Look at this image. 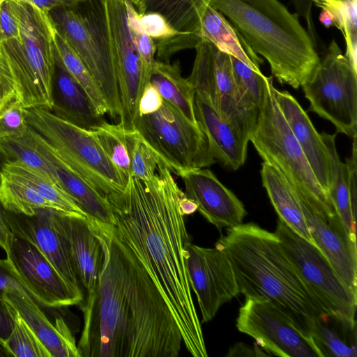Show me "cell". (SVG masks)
Instances as JSON below:
<instances>
[{
    "label": "cell",
    "mask_w": 357,
    "mask_h": 357,
    "mask_svg": "<svg viewBox=\"0 0 357 357\" xmlns=\"http://www.w3.org/2000/svg\"><path fill=\"white\" fill-rule=\"evenodd\" d=\"M53 43L56 54L70 75L84 89L99 112L103 116L107 107L82 61L54 23Z\"/></svg>",
    "instance_id": "35"
},
{
    "label": "cell",
    "mask_w": 357,
    "mask_h": 357,
    "mask_svg": "<svg viewBox=\"0 0 357 357\" xmlns=\"http://www.w3.org/2000/svg\"><path fill=\"white\" fill-rule=\"evenodd\" d=\"M199 36L255 71L261 72L260 66L263 64L264 59L252 50L227 19L211 4L206 7L202 17Z\"/></svg>",
    "instance_id": "27"
},
{
    "label": "cell",
    "mask_w": 357,
    "mask_h": 357,
    "mask_svg": "<svg viewBox=\"0 0 357 357\" xmlns=\"http://www.w3.org/2000/svg\"><path fill=\"white\" fill-rule=\"evenodd\" d=\"M294 191L314 245L326 257L343 283L357 294L356 236L350 234L335 209L316 206Z\"/></svg>",
    "instance_id": "18"
},
{
    "label": "cell",
    "mask_w": 357,
    "mask_h": 357,
    "mask_svg": "<svg viewBox=\"0 0 357 357\" xmlns=\"http://www.w3.org/2000/svg\"><path fill=\"white\" fill-rule=\"evenodd\" d=\"M163 100L175 107L189 121L198 124L195 114V90L188 78L182 76L180 62L155 60L149 81Z\"/></svg>",
    "instance_id": "29"
},
{
    "label": "cell",
    "mask_w": 357,
    "mask_h": 357,
    "mask_svg": "<svg viewBox=\"0 0 357 357\" xmlns=\"http://www.w3.org/2000/svg\"><path fill=\"white\" fill-rule=\"evenodd\" d=\"M186 250L189 280L197 299L202 323H206L239 292L231 263L223 251L191 242Z\"/></svg>",
    "instance_id": "16"
},
{
    "label": "cell",
    "mask_w": 357,
    "mask_h": 357,
    "mask_svg": "<svg viewBox=\"0 0 357 357\" xmlns=\"http://www.w3.org/2000/svg\"><path fill=\"white\" fill-rule=\"evenodd\" d=\"M353 139L352 153L350 158H347V177L349 188L350 199L352 210L356 215V176H357V157H356V137Z\"/></svg>",
    "instance_id": "50"
},
{
    "label": "cell",
    "mask_w": 357,
    "mask_h": 357,
    "mask_svg": "<svg viewBox=\"0 0 357 357\" xmlns=\"http://www.w3.org/2000/svg\"><path fill=\"white\" fill-rule=\"evenodd\" d=\"M17 99L15 83L8 61L0 50V110Z\"/></svg>",
    "instance_id": "45"
},
{
    "label": "cell",
    "mask_w": 357,
    "mask_h": 357,
    "mask_svg": "<svg viewBox=\"0 0 357 357\" xmlns=\"http://www.w3.org/2000/svg\"><path fill=\"white\" fill-rule=\"evenodd\" d=\"M105 6L120 94L119 123L131 131L148 79L128 26L125 0H105Z\"/></svg>",
    "instance_id": "14"
},
{
    "label": "cell",
    "mask_w": 357,
    "mask_h": 357,
    "mask_svg": "<svg viewBox=\"0 0 357 357\" xmlns=\"http://www.w3.org/2000/svg\"><path fill=\"white\" fill-rule=\"evenodd\" d=\"M211 0H141L139 15L158 13L176 30L199 36L203 13Z\"/></svg>",
    "instance_id": "33"
},
{
    "label": "cell",
    "mask_w": 357,
    "mask_h": 357,
    "mask_svg": "<svg viewBox=\"0 0 357 357\" xmlns=\"http://www.w3.org/2000/svg\"><path fill=\"white\" fill-rule=\"evenodd\" d=\"M274 234L326 312L345 328L355 330L357 294L343 283L317 246L294 232L280 219Z\"/></svg>",
    "instance_id": "12"
},
{
    "label": "cell",
    "mask_w": 357,
    "mask_h": 357,
    "mask_svg": "<svg viewBox=\"0 0 357 357\" xmlns=\"http://www.w3.org/2000/svg\"><path fill=\"white\" fill-rule=\"evenodd\" d=\"M26 135L34 147L52 163L55 183L69 195L86 218L113 225L112 211L107 198L74 172L47 140L29 126Z\"/></svg>",
    "instance_id": "23"
},
{
    "label": "cell",
    "mask_w": 357,
    "mask_h": 357,
    "mask_svg": "<svg viewBox=\"0 0 357 357\" xmlns=\"http://www.w3.org/2000/svg\"><path fill=\"white\" fill-rule=\"evenodd\" d=\"M260 174L262 185L279 219L314 244L295 191L276 169L265 162L261 163Z\"/></svg>",
    "instance_id": "28"
},
{
    "label": "cell",
    "mask_w": 357,
    "mask_h": 357,
    "mask_svg": "<svg viewBox=\"0 0 357 357\" xmlns=\"http://www.w3.org/2000/svg\"><path fill=\"white\" fill-rule=\"evenodd\" d=\"M0 173L32 188L50 202L57 211L86 216L69 195L47 175L17 160L5 162Z\"/></svg>",
    "instance_id": "30"
},
{
    "label": "cell",
    "mask_w": 357,
    "mask_h": 357,
    "mask_svg": "<svg viewBox=\"0 0 357 357\" xmlns=\"http://www.w3.org/2000/svg\"><path fill=\"white\" fill-rule=\"evenodd\" d=\"M188 81L195 92L204 95L219 114L235 126L248 139L259 113L245 106L236 86L230 56L201 38Z\"/></svg>",
    "instance_id": "13"
},
{
    "label": "cell",
    "mask_w": 357,
    "mask_h": 357,
    "mask_svg": "<svg viewBox=\"0 0 357 357\" xmlns=\"http://www.w3.org/2000/svg\"><path fill=\"white\" fill-rule=\"evenodd\" d=\"M134 130L175 174L216 162L199 125L165 100L156 111L138 114Z\"/></svg>",
    "instance_id": "10"
},
{
    "label": "cell",
    "mask_w": 357,
    "mask_h": 357,
    "mask_svg": "<svg viewBox=\"0 0 357 357\" xmlns=\"http://www.w3.org/2000/svg\"><path fill=\"white\" fill-rule=\"evenodd\" d=\"M163 99L158 91L149 82L144 86L139 100L137 115L153 112L159 109Z\"/></svg>",
    "instance_id": "49"
},
{
    "label": "cell",
    "mask_w": 357,
    "mask_h": 357,
    "mask_svg": "<svg viewBox=\"0 0 357 357\" xmlns=\"http://www.w3.org/2000/svg\"><path fill=\"white\" fill-rule=\"evenodd\" d=\"M319 8L320 23L325 28L336 27L345 42L344 55L357 71V0H312Z\"/></svg>",
    "instance_id": "31"
},
{
    "label": "cell",
    "mask_w": 357,
    "mask_h": 357,
    "mask_svg": "<svg viewBox=\"0 0 357 357\" xmlns=\"http://www.w3.org/2000/svg\"><path fill=\"white\" fill-rule=\"evenodd\" d=\"M296 13L301 17L306 23L307 31L314 42L318 40L312 14V0H291Z\"/></svg>",
    "instance_id": "51"
},
{
    "label": "cell",
    "mask_w": 357,
    "mask_h": 357,
    "mask_svg": "<svg viewBox=\"0 0 357 357\" xmlns=\"http://www.w3.org/2000/svg\"><path fill=\"white\" fill-rule=\"evenodd\" d=\"M17 311L6 301H0V346L3 348L15 325Z\"/></svg>",
    "instance_id": "48"
},
{
    "label": "cell",
    "mask_w": 357,
    "mask_h": 357,
    "mask_svg": "<svg viewBox=\"0 0 357 357\" xmlns=\"http://www.w3.org/2000/svg\"><path fill=\"white\" fill-rule=\"evenodd\" d=\"M179 206L184 215H191L197 211V205L195 202L188 197L185 192L180 197Z\"/></svg>",
    "instance_id": "55"
},
{
    "label": "cell",
    "mask_w": 357,
    "mask_h": 357,
    "mask_svg": "<svg viewBox=\"0 0 357 357\" xmlns=\"http://www.w3.org/2000/svg\"><path fill=\"white\" fill-rule=\"evenodd\" d=\"M31 3L40 8L50 12L61 8H75L85 0H19Z\"/></svg>",
    "instance_id": "52"
},
{
    "label": "cell",
    "mask_w": 357,
    "mask_h": 357,
    "mask_svg": "<svg viewBox=\"0 0 357 357\" xmlns=\"http://www.w3.org/2000/svg\"><path fill=\"white\" fill-rule=\"evenodd\" d=\"M0 156L6 161H20L47 175L54 181L52 163L34 147L26 134L21 137L0 139Z\"/></svg>",
    "instance_id": "38"
},
{
    "label": "cell",
    "mask_w": 357,
    "mask_h": 357,
    "mask_svg": "<svg viewBox=\"0 0 357 357\" xmlns=\"http://www.w3.org/2000/svg\"><path fill=\"white\" fill-rule=\"evenodd\" d=\"M79 281L87 293L98 286L104 262L102 243L86 216L52 210Z\"/></svg>",
    "instance_id": "21"
},
{
    "label": "cell",
    "mask_w": 357,
    "mask_h": 357,
    "mask_svg": "<svg viewBox=\"0 0 357 357\" xmlns=\"http://www.w3.org/2000/svg\"><path fill=\"white\" fill-rule=\"evenodd\" d=\"M230 58L234 80L245 106L259 113L273 76L266 77L239 59L232 56Z\"/></svg>",
    "instance_id": "36"
},
{
    "label": "cell",
    "mask_w": 357,
    "mask_h": 357,
    "mask_svg": "<svg viewBox=\"0 0 357 357\" xmlns=\"http://www.w3.org/2000/svg\"><path fill=\"white\" fill-rule=\"evenodd\" d=\"M25 108L17 100L0 110V139L23 137L29 128Z\"/></svg>",
    "instance_id": "43"
},
{
    "label": "cell",
    "mask_w": 357,
    "mask_h": 357,
    "mask_svg": "<svg viewBox=\"0 0 357 357\" xmlns=\"http://www.w3.org/2000/svg\"><path fill=\"white\" fill-rule=\"evenodd\" d=\"M138 22L141 30L149 36L154 43L164 42L185 33L176 30L162 15L158 13L139 15Z\"/></svg>",
    "instance_id": "44"
},
{
    "label": "cell",
    "mask_w": 357,
    "mask_h": 357,
    "mask_svg": "<svg viewBox=\"0 0 357 357\" xmlns=\"http://www.w3.org/2000/svg\"><path fill=\"white\" fill-rule=\"evenodd\" d=\"M5 1H6V0H0V4L2 3Z\"/></svg>",
    "instance_id": "57"
},
{
    "label": "cell",
    "mask_w": 357,
    "mask_h": 357,
    "mask_svg": "<svg viewBox=\"0 0 357 357\" xmlns=\"http://www.w3.org/2000/svg\"><path fill=\"white\" fill-rule=\"evenodd\" d=\"M19 35L0 43L11 68L17 100L24 108L53 107L54 21L50 12L19 0H9Z\"/></svg>",
    "instance_id": "5"
},
{
    "label": "cell",
    "mask_w": 357,
    "mask_h": 357,
    "mask_svg": "<svg viewBox=\"0 0 357 357\" xmlns=\"http://www.w3.org/2000/svg\"><path fill=\"white\" fill-rule=\"evenodd\" d=\"M119 255L123 287L133 324L128 357H176L183 338L156 284L130 246L105 225Z\"/></svg>",
    "instance_id": "6"
},
{
    "label": "cell",
    "mask_w": 357,
    "mask_h": 357,
    "mask_svg": "<svg viewBox=\"0 0 357 357\" xmlns=\"http://www.w3.org/2000/svg\"><path fill=\"white\" fill-rule=\"evenodd\" d=\"M9 289L21 290L31 296L8 259H0V301H4L5 294Z\"/></svg>",
    "instance_id": "46"
},
{
    "label": "cell",
    "mask_w": 357,
    "mask_h": 357,
    "mask_svg": "<svg viewBox=\"0 0 357 357\" xmlns=\"http://www.w3.org/2000/svg\"><path fill=\"white\" fill-rule=\"evenodd\" d=\"M271 90L278 105L299 144L317 179L328 194L330 178V162L326 146L314 128L309 116L287 91L273 86Z\"/></svg>",
    "instance_id": "25"
},
{
    "label": "cell",
    "mask_w": 357,
    "mask_h": 357,
    "mask_svg": "<svg viewBox=\"0 0 357 357\" xmlns=\"http://www.w3.org/2000/svg\"><path fill=\"white\" fill-rule=\"evenodd\" d=\"M236 327L268 354L282 357H323L317 347L267 301L246 298L239 309Z\"/></svg>",
    "instance_id": "15"
},
{
    "label": "cell",
    "mask_w": 357,
    "mask_h": 357,
    "mask_svg": "<svg viewBox=\"0 0 357 357\" xmlns=\"http://www.w3.org/2000/svg\"><path fill=\"white\" fill-rule=\"evenodd\" d=\"M194 107L213 158L229 170H237L246 160L248 137L222 118L202 93L195 92Z\"/></svg>",
    "instance_id": "22"
},
{
    "label": "cell",
    "mask_w": 357,
    "mask_h": 357,
    "mask_svg": "<svg viewBox=\"0 0 357 357\" xmlns=\"http://www.w3.org/2000/svg\"><path fill=\"white\" fill-rule=\"evenodd\" d=\"M268 86L257 123L249 136L263 162L276 169L291 188L311 204L335 209L312 172Z\"/></svg>",
    "instance_id": "9"
},
{
    "label": "cell",
    "mask_w": 357,
    "mask_h": 357,
    "mask_svg": "<svg viewBox=\"0 0 357 357\" xmlns=\"http://www.w3.org/2000/svg\"><path fill=\"white\" fill-rule=\"evenodd\" d=\"M185 194L197 205L200 214L219 230L243 223L246 210L236 195L223 185L208 169L181 172Z\"/></svg>",
    "instance_id": "19"
},
{
    "label": "cell",
    "mask_w": 357,
    "mask_h": 357,
    "mask_svg": "<svg viewBox=\"0 0 357 357\" xmlns=\"http://www.w3.org/2000/svg\"><path fill=\"white\" fill-rule=\"evenodd\" d=\"M6 217L13 234L33 244L52 264L69 287L83 296L65 240L53 219L52 210L42 209L31 216L6 211Z\"/></svg>",
    "instance_id": "20"
},
{
    "label": "cell",
    "mask_w": 357,
    "mask_h": 357,
    "mask_svg": "<svg viewBox=\"0 0 357 357\" xmlns=\"http://www.w3.org/2000/svg\"><path fill=\"white\" fill-rule=\"evenodd\" d=\"M183 192L162 160L155 175L130 176L123 190L106 198L110 227L132 250L156 284L194 357L208 356L186 266L190 242L179 206Z\"/></svg>",
    "instance_id": "1"
},
{
    "label": "cell",
    "mask_w": 357,
    "mask_h": 357,
    "mask_svg": "<svg viewBox=\"0 0 357 357\" xmlns=\"http://www.w3.org/2000/svg\"><path fill=\"white\" fill-rule=\"evenodd\" d=\"M252 50L268 63L272 76L298 89L320 61L316 46L299 21L279 0H211Z\"/></svg>",
    "instance_id": "3"
},
{
    "label": "cell",
    "mask_w": 357,
    "mask_h": 357,
    "mask_svg": "<svg viewBox=\"0 0 357 357\" xmlns=\"http://www.w3.org/2000/svg\"><path fill=\"white\" fill-rule=\"evenodd\" d=\"M309 111L349 137L357 135V71L333 39L312 77L302 86Z\"/></svg>",
    "instance_id": "11"
},
{
    "label": "cell",
    "mask_w": 357,
    "mask_h": 357,
    "mask_svg": "<svg viewBox=\"0 0 357 357\" xmlns=\"http://www.w3.org/2000/svg\"><path fill=\"white\" fill-rule=\"evenodd\" d=\"M3 349L15 357H51L17 312L14 329Z\"/></svg>",
    "instance_id": "40"
},
{
    "label": "cell",
    "mask_w": 357,
    "mask_h": 357,
    "mask_svg": "<svg viewBox=\"0 0 357 357\" xmlns=\"http://www.w3.org/2000/svg\"><path fill=\"white\" fill-rule=\"evenodd\" d=\"M47 349L51 357H81L75 339L65 320L56 317L52 323L27 293L9 289L4 296Z\"/></svg>",
    "instance_id": "24"
},
{
    "label": "cell",
    "mask_w": 357,
    "mask_h": 357,
    "mask_svg": "<svg viewBox=\"0 0 357 357\" xmlns=\"http://www.w3.org/2000/svg\"><path fill=\"white\" fill-rule=\"evenodd\" d=\"M104 250L97 287L82 305L84 326L77 345L81 357H128L133 324L117 248L105 224L88 220Z\"/></svg>",
    "instance_id": "4"
},
{
    "label": "cell",
    "mask_w": 357,
    "mask_h": 357,
    "mask_svg": "<svg viewBox=\"0 0 357 357\" xmlns=\"http://www.w3.org/2000/svg\"><path fill=\"white\" fill-rule=\"evenodd\" d=\"M51 16L89 71L107 113L112 118L119 117L120 94L105 0H85L75 8H56Z\"/></svg>",
    "instance_id": "7"
},
{
    "label": "cell",
    "mask_w": 357,
    "mask_h": 357,
    "mask_svg": "<svg viewBox=\"0 0 357 357\" xmlns=\"http://www.w3.org/2000/svg\"><path fill=\"white\" fill-rule=\"evenodd\" d=\"M130 161V176L147 181L157 173L162 161L136 130H125Z\"/></svg>",
    "instance_id": "39"
},
{
    "label": "cell",
    "mask_w": 357,
    "mask_h": 357,
    "mask_svg": "<svg viewBox=\"0 0 357 357\" xmlns=\"http://www.w3.org/2000/svg\"><path fill=\"white\" fill-rule=\"evenodd\" d=\"M7 259L33 299L47 307L81 303L84 297L74 291L48 259L31 243L15 236Z\"/></svg>",
    "instance_id": "17"
},
{
    "label": "cell",
    "mask_w": 357,
    "mask_h": 357,
    "mask_svg": "<svg viewBox=\"0 0 357 357\" xmlns=\"http://www.w3.org/2000/svg\"><path fill=\"white\" fill-rule=\"evenodd\" d=\"M215 247L228 257L239 294L268 302L317 347V322L333 318L305 282L274 233L252 222L242 223L227 228Z\"/></svg>",
    "instance_id": "2"
},
{
    "label": "cell",
    "mask_w": 357,
    "mask_h": 357,
    "mask_svg": "<svg viewBox=\"0 0 357 357\" xmlns=\"http://www.w3.org/2000/svg\"><path fill=\"white\" fill-rule=\"evenodd\" d=\"M0 204L8 212L28 216L34 215L42 209L57 211L50 202L38 192L1 173Z\"/></svg>",
    "instance_id": "34"
},
{
    "label": "cell",
    "mask_w": 357,
    "mask_h": 357,
    "mask_svg": "<svg viewBox=\"0 0 357 357\" xmlns=\"http://www.w3.org/2000/svg\"><path fill=\"white\" fill-rule=\"evenodd\" d=\"M328 321H318L314 334V343L322 356L356 357V344L347 343L335 329L328 326Z\"/></svg>",
    "instance_id": "41"
},
{
    "label": "cell",
    "mask_w": 357,
    "mask_h": 357,
    "mask_svg": "<svg viewBox=\"0 0 357 357\" xmlns=\"http://www.w3.org/2000/svg\"><path fill=\"white\" fill-rule=\"evenodd\" d=\"M28 125L54 147L60 158L105 197L121 192L128 181L89 130L42 107L25 108Z\"/></svg>",
    "instance_id": "8"
},
{
    "label": "cell",
    "mask_w": 357,
    "mask_h": 357,
    "mask_svg": "<svg viewBox=\"0 0 357 357\" xmlns=\"http://www.w3.org/2000/svg\"><path fill=\"white\" fill-rule=\"evenodd\" d=\"M107 156L128 181L130 161L125 130L120 123L110 124L106 121L89 130Z\"/></svg>",
    "instance_id": "37"
},
{
    "label": "cell",
    "mask_w": 357,
    "mask_h": 357,
    "mask_svg": "<svg viewBox=\"0 0 357 357\" xmlns=\"http://www.w3.org/2000/svg\"><path fill=\"white\" fill-rule=\"evenodd\" d=\"M53 107L58 116L84 129L91 130L105 121L91 99L65 68L54 51Z\"/></svg>",
    "instance_id": "26"
},
{
    "label": "cell",
    "mask_w": 357,
    "mask_h": 357,
    "mask_svg": "<svg viewBox=\"0 0 357 357\" xmlns=\"http://www.w3.org/2000/svg\"><path fill=\"white\" fill-rule=\"evenodd\" d=\"M268 356L270 354L262 352V349L257 344L254 348L250 347L249 345L243 343H238L231 347L227 354V356Z\"/></svg>",
    "instance_id": "54"
},
{
    "label": "cell",
    "mask_w": 357,
    "mask_h": 357,
    "mask_svg": "<svg viewBox=\"0 0 357 357\" xmlns=\"http://www.w3.org/2000/svg\"><path fill=\"white\" fill-rule=\"evenodd\" d=\"M19 29L9 0L0 4V43L17 38Z\"/></svg>",
    "instance_id": "47"
},
{
    "label": "cell",
    "mask_w": 357,
    "mask_h": 357,
    "mask_svg": "<svg viewBox=\"0 0 357 357\" xmlns=\"http://www.w3.org/2000/svg\"><path fill=\"white\" fill-rule=\"evenodd\" d=\"M130 1L132 3V4L135 6V7L137 9L139 6L141 0H130Z\"/></svg>",
    "instance_id": "56"
},
{
    "label": "cell",
    "mask_w": 357,
    "mask_h": 357,
    "mask_svg": "<svg viewBox=\"0 0 357 357\" xmlns=\"http://www.w3.org/2000/svg\"><path fill=\"white\" fill-rule=\"evenodd\" d=\"M13 236V233L8 225L6 211L0 204V247L6 252L9 243Z\"/></svg>",
    "instance_id": "53"
},
{
    "label": "cell",
    "mask_w": 357,
    "mask_h": 357,
    "mask_svg": "<svg viewBox=\"0 0 357 357\" xmlns=\"http://www.w3.org/2000/svg\"><path fill=\"white\" fill-rule=\"evenodd\" d=\"M321 136L329 156V199L346 228L350 234L356 236V215L354 213L351 204L347 165L340 160L337 151L336 134L321 132Z\"/></svg>",
    "instance_id": "32"
},
{
    "label": "cell",
    "mask_w": 357,
    "mask_h": 357,
    "mask_svg": "<svg viewBox=\"0 0 357 357\" xmlns=\"http://www.w3.org/2000/svg\"><path fill=\"white\" fill-rule=\"evenodd\" d=\"M128 24L133 40L142 61L144 72L149 81V77L155 61L156 47L153 40L144 33L138 22L139 14L136 8L130 0H125Z\"/></svg>",
    "instance_id": "42"
}]
</instances>
